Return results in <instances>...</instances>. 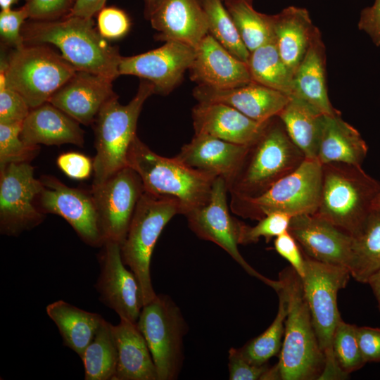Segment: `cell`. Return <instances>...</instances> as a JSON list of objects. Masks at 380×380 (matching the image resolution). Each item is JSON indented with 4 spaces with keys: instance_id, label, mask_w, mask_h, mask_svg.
<instances>
[{
    "instance_id": "6da1fadb",
    "label": "cell",
    "mask_w": 380,
    "mask_h": 380,
    "mask_svg": "<svg viewBox=\"0 0 380 380\" xmlns=\"http://www.w3.org/2000/svg\"><path fill=\"white\" fill-rule=\"evenodd\" d=\"M21 34L25 45L51 44L77 70L114 80L120 76L122 56L94 27L93 18L68 15L53 20L25 22Z\"/></svg>"
},
{
    "instance_id": "7a4b0ae2",
    "label": "cell",
    "mask_w": 380,
    "mask_h": 380,
    "mask_svg": "<svg viewBox=\"0 0 380 380\" xmlns=\"http://www.w3.org/2000/svg\"><path fill=\"white\" fill-rule=\"evenodd\" d=\"M287 300V316L278 362L272 367L274 380H317L325 357L312 322L301 278L291 267L279 273Z\"/></svg>"
},
{
    "instance_id": "3957f363",
    "label": "cell",
    "mask_w": 380,
    "mask_h": 380,
    "mask_svg": "<svg viewBox=\"0 0 380 380\" xmlns=\"http://www.w3.org/2000/svg\"><path fill=\"white\" fill-rule=\"evenodd\" d=\"M305 159L275 116L248 146L236 172L227 184L228 192L231 197L258 196L297 169Z\"/></svg>"
},
{
    "instance_id": "277c9868",
    "label": "cell",
    "mask_w": 380,
    "mask_h": 380,
    "mask_svg": "<svg viewBox=\"0 0 380 380\" xmlns=\"http://www.w3.org/2000/svg\"><path fill=\"white\" fill-rule=\"evenodd\" d=\"M380 182L360 165L322 164V184L315 216L352 237L373 210Z\"/></svg>"
},
{
    "instance_id": "5b68a950",
    "label": "cell",
    "mask_w": 380,
    "mask_h": 380,
    "mask_svg": "<svg viewBox=\"0 0 380 380\" xmlns=\"http://www.w3.org/2000/svg\"><path fill=\"white\" fill-rule=\"evenodd\" d=\"M127 165L139 175L146 192L176 199L184 215L208 201L217 177L189 167L176 156L156 153L137 136L129 146Z\"/></svg>"
},
{
    "instance_id": "8992f818",
    "label": "cell",
    "mask_w": 380,
    "mask_h": 380,
    "mask_svg": "<svg viewBox=\"0 0 380 380\" xmlns=\"http://www.w3.org/2000/svg\"><path fill=\"white\" fill-rule=\"evenodd\" d=\"M305 274L301 279L313 327L322 351L325 366L319 380L348 378L338 367L334 350L333 338L341 319L337 305V295L344 288L350 275L345 267L314 260L304 253Z\"/></svg>"
},
{
    "instance_id": "52a82bcc",
    "label": "cell",
    "mask_w": 380,
    "mask_h": 380,
    "mask_svg": "<svg viewBox=\"0 0 380 380\" xmlns=\"http://www.w3.org/2000/svg\"><path fill=\"white\" fill-rule=\"evenodd\" d=\"M155 94L153 84L141 80L135 96L126 105L118 96L108 101L94 121L96 156L92 186L99 185L127 165V155L137 136V120L143 104Z\"/></svg>"
},
{
    "instance_id": "ba28073f",
    "label": "cell",
    "mask_w": 380,
    "mask_h": 380,
    "mask_svg": "<svg viewBox=\"0 0 380 380\" xmlns=\"http://www.w3.org/2000/svg\"><path fill=\"white\" fill-rule=\"evenodd\" d=\"M322 173V164L317 159L305 158L297 169L260 195L231 197L229 208L239 217L258 221L275 212L292 217L313 215L319 203Z\"/></svg>"
},
{
    "instance_id": "9c48e42d",
    "label": "cell",
    "mask_w": 380,
    "mask_h": 380,
    "mask_svg": "<svg viewBox=\"0 0 380 380\" xmlns=\"http://www.w3.org/2000/svg\"><path fill=\"white\" fill-rule=\"evenodd\" d=\"M76 68L46 44L14 49L1 63L6 84L18 91L30 108L46 102L75 73Z\"/></svg>"
},
{
    "instance_id": "30bf717a",
    "label": "cell",
    "mask_w": 380,
    "mask_h": 380,
    "mask_svg": "<svg viewBox=\"0 0 380 380\" xmlns=\"http://www.w3.org/2000/svg\"><path fill=\"white\" fill-rule=\"evenodd\" d=\"M177 214H181V208L176 199L144 191L137 203L125 239L120 245L122 261L139 281L143 306L157 295L151 277L154 247L165 226Z\"/></svg>"
},
{
    "instance_id": "8fae6325",
    "label": "cell",
    "mask_w": 380,
    "mask_h": 380,
    "mask_svg": "<svg viewBox=\"0 0 380 380\" xmlns=\"http://www.w3.org/2000/svg\"><path fill=\"white\" fill-rule=\"evenodd\" d=\"M137 324L148 344L158 380L176 379L183 364L187 331L179 307L168 296L157 294L142 307Z\"/></svg>"
},
{
    "instance_id": "7c38bea8",
    "label": "cell",
    "mask_w": 380,
    "mask_h": 380,
    "mask_svg": "<svg viewBox=\"0 0 380 380\" xmlns=\"http://www.w3.org/2000/svg\"><path fill=\"white\" fill-rule=\"evenodd\" d=\"M227 186L225 180L215 179L208 201L185 216L191 231L199 238L219 246L224 250L248 274L277 291L281 282L272 280L253 269L240 253L238 245L242 222L232 217L227 201Z\"/></svg>"
},
{
    "instance_id": "4fadbf2b",
    "label": "cell",
    "mask_w": 380,
    "mask_h": 380,
    "mask_svg": "<svg viewBox=\"0 0 380 380\" xmlns=\"http://www.w3.org/2000/svg\"><path fill=\"white\" fill-rule=\"evenodd\" d=\"M44 185L34 176L30 163H9L0 167V232L18 236L39 224L45 215L34 201Z\"/></svg>"
},
{
    "instance_id": "5bb4252c",
    "label": "cell",
    "mask_w": 380,
    "mask_h": 380,
    "mask_svg": "<svg viewBox=\"0 0 380 380\" xmlns=\"http://www.w3.org/2000/svg\"><path fill=\"white\" fill-rule=\"evenodd\" d=\"M144 191L136 171L126 166L90 191L96 210L99 228L105 241L123 243L136 209Z\"/></svg>"
},
{
    "instance_id": "9a60e30c",
    "label": "cell",
    "mask_w": 380,
    "mask_h": 380,
    "mask_svg": "<svg viewBox=\"0 0 380 380\" xmlns=\"http://www.w3.org/2000/svg\"><path fill=\"white\" fill-rule=\"evenodd\" d=\"M40 180L44 188L37 197L39 210L44 214L62 217L82 241L91 247L101 248L104 239L91 192L69 187L50 175H43Z\"/></svg>"
},
{
    "instance_id": "2e32d148",
    "label": "cell",
    "mask_w": 380,
    "mask_h": 380,
    "mask_svg": "<svg viewBox=\"0 0 380 380\" xmlns=\"http://www.w3.org/2000/svg\"><path fill=\"white\" fill-rule=\"evenodd\" d=\"M101 248L100 272L95 284L99 298L120 318L137 323L143 307L137 278L123 262L119 243L105 241Z\"/></svg>"
},
{
    "instance_id": "e0dca14e",
    "label": "cell",
    "mask_w": 380,
    "mask_h": 380,
    "mask_svg": "<svg viewBox=\"0 0 380 380\" xmlns=\"http://www.w3.org/2000/svg\"><path fill=\"white\" fill-rule=\"evenodd\" d=\"M195 56V49L168 41L155 49L132 56H122L119 74L139 77L151 82L155 94H167L181 81Z\"/></svg>"
},
{
    "instance_id": "ac0fdd59",
    "label": "cell",
    "mask_w": 380,
    "mask_h": 380,
    "mask_svg": "<svg viewBox=\"0 0 380 380\" xmlns=\"http://www.w3.org/2000/svg\"><path fill=\"white\" fill-rule=\"evenodd\" d=\"M289 232L308 257L350 271L353 237L347 233L310 214L292 217Z\"/></svg>"
},
{
    "instance_id": "d6986e66",
    "label": "cell",
    "mask_w": 380,
    "mask_h": 380,
    "mask_svg": "<svg viewBox=\"0 0 380 380\" xmlns=\"http://www.w3.org/2000/svg\"><path fill=\"white\" fill-rule=\"evenodd\" d=\"M146 18L162 41L180 42L196 49L208 34L201 0H157Z\"/></svg>"
},
{
    "instance_id": "ffe728a7",
    "label": "cell",
    "mask_w": 380,
    "mask_h": 380,
    "mask_svg": "<svg viewBox=\"0 0 380 380\" xmlns=\"http://www.w3.org/2000/svg\"><path fill=\"white\" fill-rule=\"evenodd\" d=\"M112 82L99 75L77 70L48 102L80 124L89 125L94 122L101 108L118 96Z\"/></svg>"
},
{
    "instance_id": "44dd1931",
    "label": "cell",
    "mask_w": 380,
    "mask_h": 380,
    "mask_svg": "<svg viewBox=\"0 0 380 380\" xmlns=\"http://www.w3.org/2000/svg\"><path fill=\"white\" fill-rule=\"evenodd\" d=\"M189 70L193 81L213 89H229L252 82L247 63L229 53L210 34L195 49Z\"/></svg>"
},
{
    "instance_id": "7402d4cb",
    "label": "cell",
    "mask_w": 380,
    "mask_h": 380,
    "mask_svg": "<svg viewBox=\"0 0 380 380\" xmlns=\"http://www.w3.org/2000/svg\"><path fill=\"white\" fill-rule=\"evenodd\" d=\"M193 94L198 102L228 105L261 123L277 116L291 98L284 93L253 82L223 89L198 85Z\"/></svg>"
},
{
    "instance_id": "603a6c76",
    "label": "cell",
    "mask_w": 380,
    "mask_h": 380,
    "mask_svg": "<svg viewBox=\"0 0 380 380\" xmlns=\"http://www.w3.org/2000/svg\"><path fill=\"white\" fill-rule=\"evenodd\" d=\"M192 118L195 134L245 146L259 137L267 122H258L228 105L215 102H198L192 109Z\"/></svg>"
},
{
    "instance_id": "cb8c5ba5",
    "label": "cell",
    "mask_w": 380,
    "mask_h": 380,
    "mask_svg": "<svg viewBox=\"0 0 380 380\" xmlns=\"http://www.w3.org/2000/svg\"><path fill=\"white\" fill-rule=\"evenodd\" d=\"M247 148L212 136L194 134L176 157L189 167L223 178L227 184L236 172Z\"/></svg>"
},
{
    "instance_id": "d4e9b609",
    "label": "cell",
    "mask_w": 380,
    "mask_h": 380,
    "mask_svg": "<svg viewBox=\"0 0 380 380\" xmlns=\"http://www.w3.org/2000/svg\"><path fill=\"white\" fill-rule=\"evenodd\" d=\"M20 137L30 146L84 145L80 123L49 102L31 108L23 122Z\"/></svg>"
},
{
    "instance_id": "484cf974",
    "label": "cell",
    "mask_w": 380,
    "mask_h": 380,
    "mask_svg": "<svg viewBox=\"0 0 380 380\" xmlns=\"http://www.w3.org/2000/svg\"><path fill=\"white\" fill-rule=\"evenodd\" d=\"M294 91L326 115L340 114L329 101L326 81V48L316 27L306 53L293 76Z\"/></svg>"
},
{
    "instance_id": "4316f807",
    "label": "cell",
    "mask_w": 380,
    "mask_h": 380,
    "mask_svg": "<svg viewBox=\"0 0 380 380\" xmlns=\"http://www.w3.org/2000/svg\"><path fill=\"white\" fill-rule=\"evenodd\" d=\"M113 331L118 350L113 380H158L150 350L137 323L120 318Z\"/></svg>"
},
{
    "instance_id": "83f0119b",
    "label": "cell",
    "mask_w": 380,
    "mask_h": 380,
    "mask_svg": "<svg viewBox=\"0 0 380 380\" xmlns=\"http://www.w3.org/2000/svg\"><path fill=\"white\" fill-rule=\"evenodd\" d=\"M368 147L360 132L341 114L324 115L317 159L322 163H343L361 166Z\"/></svg>"
},
{
    "instance_id": "f1b7e54d",
    "label": "cell",
    "mask_w": 380,
    "mask_h": 380,
    "mask_svg": "<svg viewBox=\"0 0 380 380\" xmlns=\"http://www.w3.org/2000/svg\"><path fill=\"white\" fill-rule=\"evenodd\" d=\"M274 43L288 68L295 73L316 28L305 8L289 6L272 15Z\"/></svg>"
},
{
    "instance_id": "f546056e",
    "label": "cell",
    "mask_w": 380,
    "mask_h": 380,
    "mask_svg": "<svg viewBox=\"0 0 380 380\" xmlns=\"http://www.w3.org/2000/svg\"><path fill=\"white\" fill-rule=\"evenodd\" d=\"M46 312L57 327L63 345L80 357L104 320L100 314L84 310L63 300L49 304Z\"/></svg>"
},
{
    "instance_id": "4dcf8cb0",
    "label": "cell",
    "mask_w": 380,
    "mask_h": 380,
    "mask_svg": "<svg viewBox=\"0 0 380 380\" xmlns=\"http://www.w3.org/2000/svg\"><path fill=\"white\" fill-rule=\"evenodd\" d=\"M324 115L303 99L291 96L279 113L290 139L305 158H316Z\"/></svg>"
},
{
    "instance_id": "1f68e13d",
    "label": "cell",
    "mask_w": 380,
    "mask_h": 380,
    "mask_svg": "<svg viewBox=\"0 0 380 380\" xmlns=\"http://www.w3.org/2000/svg\"><path fill=\"white\" fill-rule=\"evenodd\" d=\"M247 65L253 82L284 93L293 94V73L281 59L274 42L250 53Z\"/></svg>"
},
{
    "instance_id": "d6a6232c",
    "label": "cell",
    "mask_w": 380,
    "mask_h": 380,
    "mask_svg": "<svg viewBox=\"0 0 380 380\" xmlns=\"http://www.w3.org/2000/svg\"><path fill=\"white\" fill-rule=\"evenodd\" d=\"M350 275L367 283L380 269V211L372 210L360 232L353 237Z\"/></svg>"
},
{
    "instance_id": "836d02e7",
    "label": "cell",
    "mask_w": 380,
    "mask_h": 380,
    "mask_svg": "<svg viewBox=\"0 0 380 380\" xmlns=\"http://www.w3.org/2000/svg\"><path fill=\"white\" fill-rule=\"evenodd\" d=\"M224 4L250 53L274 42L272 15L255 11L252 0H224Z\"/></svg>"
},
{
    "instance_id": "e575fe53",
    "label": "cell",
    "mask_w": 380,
    "mask_h": 380,
    "mask_svg": "<svg viewBox=\"0 0 380 380\" xmlns=\"http://www.w3.org/2000/svg\"><path fill=\"white\" fill-rule=\"evenodd\" d=\"M85 380H113L118 364V350L113 324L104 319L95 337L80 357Z\"/></svg>"
},
{
    "instance_id": "d590c367",
    "label": "cell",
    "mask_w": 380,
    "mask_h": 380,
    "mask_svg": "<svg viewBox=\"0 0 380 380\" xmlns=\"http://www.w3.org/2000/svg\"><path fill=\"white\" fill-rule=\"evenodd\" d=\"M276 292L279 296V308L272 323L263 333L240 348L243 355L255 365L267 363L281 348L288 311L287 300L281 286Z\"/></svg>"
},
{
    "instance_id": "8d00e7d4",
    "label": "cell",
    "mask_w": 380,
    "mask_h": 380,
    "mask_svg": "<svg viewBox=\"0 0 380 380\" xmlns=\"http://www.w3.org/2000/svg\"><path fill=\"white\" fill-rule=\"evenodd\" d=\"M205 12L208 34L239 60L246 62L250 52L244 45L224 0H201Z\"/></svg>"
},
{
    "instance_id": "74e56055",
    "label": "cell",
    "mask_w": 380,
    "mask_h": 380,
    "mask_svg": "<svg viewBox=\"0 0 380 380\" xmlns=\"http://www.w3.org/2000/svg\"><path fill=\"white\" fill-rule=\"evenodd\" d=\"M357 326L338 322L333 338V350L338 367L347 376L361 369L366 362L363 360L357 338Z\"/></svg>"
},
{
    "instance_id": "f35d334b",
    "label": "cell",
    "mask_w": 380,
    "mask_h": 380,
    "mask_svg": "<svg viewBox=\"0 0 380 380\" xmlns=\"http://www.w3.org/2000/svg\"><path fill=\"white\" fill-rule=\"evenodd\" d=\"M22 124L0 122V167L13 163H30L37 155L39 146L27 145L22 140Z\"/></svg>"
},
{
    "instance_id": "ab89813d",
    "label": "cell",
    "mask_w": 380,
    "mask_h": 380,
    "mask_svg": "<svg viewBox=\"0 0 380 380\" xmlns=\"http://www.w3.org/2000/svg\"><path fill=\"white\" fill-rule=\"evenodd\" d=\"M292 216L284 213H272L258 220V223L253 227L241 223L239 243L246 245L256 243L261 237L267 242L272 238L289 230Z\"/></svg>"
},
{
    "instance_id": "60d3db41",
    "label": "cell",
    "mask_w": 380,
    "mask_h": 380,
    "mask_svg": "<svg viewBox=\"0 0 380 380\" xmlns=\"http://www.w3.org/2000/svg\"><path fill=\"white\" fill-rule=\"evenodd\" d=\"M30 110L24 98L6 84L0 73V122H23Z\"/></svg>"
},
{
    "instance_id": "b9f144b4",
    "label": "cell",
    "mask_w": 380,
    "mask_h": 380,
    "mask_svg": "<svg viewBox=\"0 0 380 380\" xmlns=\"http://www.w3.org/2000/svg\"><path fill=\"white\" fill-rule=\"evenodd\" d=\"M97 30L106 40L120 39L127 34L130 28L127 14L117 7H103L96 14Z\"/></svg>"
},
{
    "instance_id": "7bdbcfd3",
    "label": "cell",
    "mask_w": 380,
    "mask_h": 380,
    "mask_svg": "<svg viewBox=\"0 0 380 380\" xmlns=\"http://www.w3.org/2000/svg\"><path fill=\"white\" fill-rule=\"evenodd\" d=\"M228 360L230 380H268L271 367L267 363L258 365L251 362L243 355L240 348H231Z\"/></svg>"
},
{
    "instance_id": "ee69618b",
    "label": "cell",
    "mask_w": 380,
    "mask_h": 380,
    "mask_svg": "<svg viewBox=\"0 0 380 380\" xmlns=\"http://www.w3.org/2000/svg\"><path fill=\"white\" fill-rule=\"evenodd\" d=\"M28 11L24 5L19 9L1 10L0 13V34L3 41L14 49H20L25 44L21 34L22 27Z\"/></svg>"
},
{
    "instance_id": "f6af8a7d",
    "label": "cell",
    "mask_w": 380,
    "mask_h": 380,
    "mask_svg": "<svg viewBox=\"0 0 380 380\" xmlns=\"http://www.w3.org/2000/svg\"><path fill=\"white\" fill-rule=\"evenodd\" d=\"M77 0H28L25 6L29 18L34 20H53L69 15Z\"/></svg>"
},
{
    "instance_id": "bcb514c9",
    "label": "cell",
    "mask_w": 380,
    "mask_h": 380,
    "mask_svg": "<svg viewBox=\"0 0 380 380\" xmlns=\"http://www.w3.org/2000/svg\"><path fill=\"white\" fill-rule=\"evenodd\" d=\"M274 246L275 251L290 263L302 279L305 274V256L289 230L275 238Z\"/></svg>"
},
{
    "instance_id": "7dc6e473",
    "label": "cell",
    "mask_w": 380,
    "mask_h": 380,
    "mask_svg": "<svg viewBox=\"0 0 380 380\" xmlns=\"http://www.w3.org/2000/svg\"><path fill=\"white\" fill-rule=\"evenodd\" d=\"M58 167L69 177L82 180L87 179L93 170V162L84 154L68 152L61 154L56 160Z\"/></svg>"
},
{
    "instance_id": "c3c4849f",
    "label": "cell",
    "mask_w": 380,
    "mask_h": 380,
    "mask_svg": "<svg viewBox=\"0 0 380 380\" xmlns=\"http://www.w3.org/2000/svg\"><path fill=\"white\" fill-rule=\"evenodd\" d=\"M357 338L365 362H380V328L357 327Z\"/></svg>"
},
{
    "instance_id": "681fc988",
    "label": "cell",
    "mask_w": 380,
    "mask_h": 380,
    "mask_svg": "<svg viewBox=\"0 0 380 380\" xmlns=\"http://www.w3.org/2000/svg\"><path fill=\"white\" fill-rule=\"evenodd\" d=\"M357 25L376 46H380V0L362 10Z\"/></svg>"
},
{
    "instance_id": "f907efd6",
    "label": "cell",
    "mask_w": 380,
    "mask_h": 380,
    "mask_svg": "<svg viewBox=\"0 0 380 380\" xmlns=\"http://www.w3.org/2000/svg\"><path fill=\"white\" fill-rule=\"evenodd\" d=\"M106 0H77L69 15L93 18L106 4Z\"/></svg>"
},
{
    "instance_id": "816d5d0a",
    "label": "cell",
    "mask_w": 380,
    "mask_h": 380,
    "mask_svg": "<svg viewBox=\"0 0 380 380\" xmlns=\"http://www.w3.org/2000/svg\"><path fill=\"white\" fill-rule=\"evenodd\" d=\"M367 284H369L376 297L380 311V269L369 277Z\"/></svg>"
},
{
    "instance_id": "f5cc1de1",
    "label": "cell",
    "mask_w": 380,
    "mask_h": 380,
    "mask_svg": "<svg viewBox=\"0 0 380 380\" xmlns=\"http://www.w3.org/2000/svg\"><path fill=\"white\" fill-rule=\"evenodd\" d=\"M18 0H0V6L1 10H7L11 8V6L16 4Z\"/></svg>"
},
{
    "instance_id": "db71d44e",
    "label": "cell",
    "mask_w": 380,
    "mask_h": 380,
    "mask_svg": "<svg viewBox=\"0 0 380 380\" xmlns=\"http://www.w3.org/2000/svg\"><path fill=\"white\" fill-rule=\"evenodd\" d=\"M144 1L145 4V15L146 17L157 0H144Z\"/></svg>"
},
{
    "instance_id": "11a10c76",
    "label": "cell",
    "mask_w": 380,
    "mask_h": 380,
    "mask_svg": "<svg viewBox=\"0 0 380 380\" xmlns=\"http://www.w3.org/2000/svg\"><path fill=\"white\" fill-rule=\"evenodd\" d=\"M373 210H376L380 211V191L378 195L376 196L375 201L374 202Z\"/></svg>"
},
{
    "instance_id": "9f6ffc18",
    "label": "cell",
    "mask_w": 380,
    "mask_h": 380,
    "mask_svg": "<svg viewBox=\"0 0 380 380\" xmlns=\"http://www.w3.org/2000/svg\"><path fill=\"white\" fill-rule=\"evenodd\" d=\"M28 0H25V1H27Z\"/></svg>"
}]
</instances>
